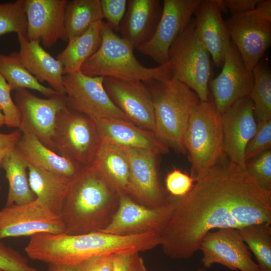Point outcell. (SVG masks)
<instances>
[{"instance_id": "cell-48", "label": "cell", "mask_w": 271, "mask_h": 271, "mask_svg": "<svg viewBox=\"0 0 271 271\" xmlns=\"http://www.w3.org/2000/svg\"><path fill=\"white\" fill-rule=\"evenodd\" d=\"M0 271H5V270H2V269H0Z\"/></svg>"}, {"instance_id": "cell-46", "label": "cell", "mask_w": 271, "mask_h": 271, "mask_svg": "<svg viewBox=\"0 0 271 271\" xmlns=\"http://www.w3.org/2000/svg\"><path fill=\"white\" fill-rule=\"evenodd\" d=\"M5 125V120L4 115L0 109V127Z\"/></svg>"}, {"instance_id": "cell-28", "label": "cell", "mask_w": 271, "mask_h": 271, "mask_svg": "<svg viewBox=\"0 0 271 271\" xmlns=\"http://www.w3.org/2000/svg\"><path fill=\"white\" fill-rule=\"evenodd\" d=\"M0 167L5 171L9 183L6 206L26 204L36 199L29 185L28 164L16 146L4 157Z\"/></svg>"}, {"instance_id": "cell-38", "label": "cell", "mask_w": 271, "mask_h": 271, "mask_svg": "<svg viewBox=\"0 0 271 271\" xmlns=\"http://www.w3.org/2000/svg\"><path fill=\"white\" fill-rule=\"evenodd\" d=\"M0 269L5 271H39L29 263L27 258L0 240Z\"/></svg>"}, {"instance_id": "cell-24", "label": "cell", "mask_w": 271, "mask_h": 271, "mask_svg": "<svg viewBox=\"0 0 271 271\" xmlns=\"http://www.w3.org/2000/svg\"><path fill=\"white\" fill-rule=\"evenodd\" d=\"M20 51L16 53L25 68L41 83L46 82L60 94L65 95L63 66L36 41L27 39L26 35H17Z\"/></svg>"}, {"instance_id": "cell-22", "label": "cell", "mask_w": 271, "mask_h": 271, "mask_svg": "<svg viewBox=\"0 0 271 271\" xmlns=\"http://www.w3.org/2000/svg\"><path fill=\"white\" fill-rule=\"evenodd\" d=\"M100 139L123 147L143 149L158 155L167 153L169 147L152 131L120 118L105 117L94 120Z\"/></svg>"}, {"instance_id": "cell-29", "label": "cell", "mask_w": 271, "mask_h": 271, "mask_svg": "<svg viewBox=\"0 0 271 271\" xmlns=\"http://www.w3.org/2000/svg\"><path fill=\"white\" fill-rule=\"evenodd\" d=\"M105 22L98 21L80 35L68 40L57 59L63 66L64 75L80 71L84 62L98 49Z\"/></svg>"}, {"instance_id": "cell-44", "label": "cell", "mask_w": 271, "mask_h": 271, "mask_svg": "<svg viewBox=\"0 0 271 271\" xmlns=\"http://www.w3.org/2000/svg\"><path fill=\"white\" fill-rule=\"evenodd\" d=\"M21 134L19 129L9 133L0 132V164L6 155L16 146Z\"/></svg>"}, {"instance_id": "cell-37", "label": "cell", "mask_w": 271, "mask_h": 271, "mask_svg": "<svg viewBox=\"0 0 271 271\" xmlns=\"http://www.w3.org/2000/svg\"><path fill=\"white\" fill-rule=\"evenodd\" d=\"M257 123L255 133L245 151V162L271 147V120Z\"/></svg>"}, {"instance_id": "cell-33", "label": "cell", "mask_w": 271, "mask_h": 271, "mask_svg": "<svg viewBox=\"0 0 271 271\" xmlns=\"http://www.w3.org/2000/svg\"><path fill=\"white\" fill-rule=\"evenodd\" d=\"M253 87L248 95L254 104L257 123L271 120V71L261 60L252 69Z\"/></svg>"}, {"instance_id": "cell-40", "label": "cell", "mask_w": 271, "mask_h": 271, "mask_svg": "<svg viewBox=\"0 0 271 271\" xmlns=\"http://www.w3.org/2000/svg\"><path fill=\"white\" fill-rule=\"evenodd\" d=\"M103 18L105 24L114 32H119L120 26L125 14L127 0H100Z\"/></svg>"}, {"instance_id": "cell-6", "label": "cell", "mask_w": 271, "mask_h": 271, "mask_svg": "<svg viewBox=\"0 0 271 271\" xmlns=\"http://www.w3.org/2000/svg\"><path fill=\"white\" fill-rule=\"evenodd\" d=\"M191 163L190 176L197 181L224 155L221 114L210 94L192 108L184 137Z\"/></svg>"}, {"instance_id": "cell-23", "label": "cell", "mask_w": 271, "mask_h": 271, "mask_svg": "<svg viewBox=\"0 0 271 271\" xmlns=\"http://www.w3.org/2000/svg\"><path fill=\"white\" fill-rule=\"evenodd\" d=\"M162 12L159 0H128L120 26L121 37L133 49L153 35Z\"/></svg>"}, {"instance_id": "cell-3", "label": "cell", "mask_w": 271, "mask_h": 271, "mask_svg": "<svg viewBox=\"0 0 271 271\" xmlns=\"http://www.w3.org/2000/svg\"><path fill=\"white\" fill-rule=\"evenodd\" d=\"M120 195L93 163L83 167L69 183L60 213L65 233L75 235L104 229L117 210Z\"/></svg>"}, {"instance_id": "cell-2", "label": "cell", "mask_w": 271, "mask_h": 271, "mask_svg": "<svg viewBox=\"0 0 271 271\" xmlns=\"http://www.w3.org/2000/svg\"><path fill=\"white\" fill-rule=\"evenodd\" d=\"M161 235H118L96 231L81 234L42 233L30 237L25 248L32 259L48 264L75 265L105 254L140 253L160 245Z\"/></svg>"}, {"instance_id": "cell-11", "label": "cell", "mask_w": 271, "mask_h": 271, "mask_svg": "<svg viewBox=\"0 0 271 271\" xmlns=\"http://www.w3.org/2000/svg\"><path fill=\"white\" fill-rule=\"evenodd\" d=\"M102 77L89 76L81 71L64 75L67 107L94 120L113 117L129 121L108 95Z\"/></svg>"}, {"instance_id": "cell-34", "label": "cell", "mask_w": 271, "mask_h": 271, "mask_svg": "<svg viewBox=\"0 0 271 271\" xmlns=\"http://www.w3.org/2000/svg\"><path fill=\"white\" fill-rule=\"evenodd\" d=\"M27 27L25 0L0 3V37L10 33L26 35Z\"/></svg>"}, {"instance_id": "cell-21", "label": "cell", "mask_w": 271, "mask_h": 271, "mask_svg": "<svg viewBox=\"0 0 271 271\" xmlns=\"http://www.w3.org/2000/svg\"><path fill=\"white\" fill-rule=\"evenodd\" d=\"M222 13L221 0H204L194 17L196 33L218 68L222 67L231 42Z\"/></svg>"}, {"instance_id": "cell-43", "label": "cell", "mask_w": 271, "mask_h": 271, "mask_svg": "<svg viewBox=\"0 0 271 271\" xmlns=\"http://www.w3.org/2000/svg\"><path fill=\"white\" fill-rule=\"evenodd\" d=\"M260 0H221L222 13L229 12L231 16L254 10Z\"/></svg>"}, {"instance_id": "cell-18", "label": "cell", "mask_w": 271, "mask_h": 271, "mask_svg": "<svg viewBox=\"0 0 271 271\" xmlns=\"http://www.w3.org/2000/svg\"><path fill=\"white\" fill-rule=\"evenodd\" d=\"M221 119L224 154L232 162L245 167V151L257 126L252 101L248 96L238 99Z\"/></svg>"}, {"instance_id": "cell-31", "label": "cell", "mask_w": 271, "mask_h": 271, "mask_svg": "<svg viewBox=\"0 0 271 271\" xmlns=\"http://www.w3.org/2000/svg\"><path fill=\"white\" fill-rule=\"evenodd\" d=\"M0 75L12 90L31 89L48 97L60 94L51 87L42 85L34 77L23 65L16 53L10 55L0 53Z\"/></svg>"}, {"instance_id": "cell-35", "label": "cell", "mask_w": 271, "mask_h": 271, "mask_svg": "<svg viewBox=\"0 0 271 271\" xmlns=\"http://www.w3.org/2000/svg\"><path fill=\"white\" fill-rule=\"evenodd\" d=\"M245 168L262 189L271 192V151L266 150L245 162Z\"/></svg>"}, {"instance_id": "cell-49", "label": "cell", "mask_w": 271, "mask_h": 271, "mask_svg": "<svg viewBox=\"0 0 271 271\" xmlns=\"http://www.w3.org/2000/svg\"><path fill=\"white\" fill-rule=\"evenodd\" d=\"M148 271H150V270H148Z\"/></svg>"}, {"instance_id": "cell-12", "label": "cell", "mask_w": 271, "mask_h": 271, "mask_svg": "<svg viewBox=\"0 0 271 271\" xmlns=\"http://www.w3.org/2000/svg\"><path fill=\"white\" fill-rule=\"evenodd\" d=\"M201 0H164L160 21L152 37L137 49L159 65L169 60L170 48L192 19Z\"/></svg>"}, {"instance_id": "cell-47", "label": "cell", "mask_w": 271, "mask_h": 271, "mask_svg": "<svg viewBox=\"0 0 271 271\" xmlns=\"http://www.w3.org/2000/svg\"><path fill=\"white\" fill-rule=\"evenodd\" d=\"M196 271H210L208 268L204 267H199L197 269Z\"/></svg>"}, {"instance_id": "cell-25", "label": "cell", "mask_w": 271, "mask_h": 271, "mask_svg": "<svg viewBox=\"0 0 271 271\" xmlns=\"http://www.w3.org/2000/svg\"><path fill=\"white\" fill-rule=\"evenodd\" d=\"M16 148L28 164L70 180L84 167L60 156L30 132H22Z\"/></svg>"}, {"instance_id": "cell-14", "label": "cell", "mask_w": 271, "mask_h": 271, "mask_svg": "<svg viewBox=\"0 0 271 271\" xmlns=\"http://www.w3.org/2000/svg\"><path fill=\"white\" fill-rule=\"evenodd\" d=\"M15 103L20 113L21 132L34 134L52 150L53 138L57 114L67 106L65 95H57L42 98L26 89L16 90Z\"/></svg>"}, {"instance_id": "cell-39", "label": "cell", "mask_w": 271, "mask_h": 271, "mask_svg": "<svg viewBox=\"0 0 271 271\" xmlns=\"http://www.w3.org/2000/svg\"><path fill=\"white\" fill-rule=\"evenodd\" d=\"M195 181L190 175L175 168L167 174L165 182L170 196L181 198L191 191Z\"/></svg>"}, {"instance_id": "cell-20", "label": "cell", "mask_w": 271, "mask_h": 271, "mask_svg": "<svg viewBox=\"0 0 271 271\" xmlns=\"http://www.w3.org/2000/svg\"><path fill=\"white\" fill-rule=\"evenodd\" d=\"M68 0H25L26 37L50 47L58 40L68 41L65 12Z\"/></svg>"}, {"instance_id": "cell-5", "label": "cell", "mask_w": 271, "mask_h": 271, "mask_svg": "<svg viewBox=\"0 0 271 271\" xmlns=\"http://www.w3.org/2000/svg\"><path fill=\"white\" fill-rule=\"evenodd\" d=\"M152 97L155 133L169 148L186 154L184 137L191 111L200 100L196 93L172 78L144 82Z\"/></svg>"}, {"instance_id": "cell-7", "label": "cell", "mask_w": 271, "mask_h": 271, "mask_svg": "<svg viewBox=\"0 0 271 271\" xmlns=\"http://www.w3.org/2000/svg\"><path fill=\"white\" fill-rule=\"evenodd\" d=\"M211 58L196 33L193 17L170 48L172 78L189 87L200 100L207 101L210 96Z\"/></svg>"}, {"instance_id": "cell-16", "label": "cell", "mask_w": 271, "mask_h": 271, "mask_svg": "<svg viewBox=\"0 0 271 271\" xmlns=\"http://www.w3.org/2000/svg\"><path fill=\"white\" fill-rule=\"evenodd\" d=\"M254 84L252 71L248 69L231 42L219 74L211 79L209 86L215 107L223 114L235 101L249 95Z\"/></svg>"}, {"instance_id": "cell-8", "label": "cell", "mask_w": 271, "mask_h": 271, "mask_svg": "<svg viewBox=\"0 0 271 271\" xmlns=\"http://www.w3.org/2000/svg\"><path fill=\"white\" fill-rule=\"evenodd\" d=\"M95 121L66 106L57 114L52 151L82 166L91 164L100 144Z\"/></svg>"}, {"instance_id": "cell-26", "label": "cell", "mask_w": 271, "mask_h": 271, "mask_svg": "<svg viewBox=\"0 0 271 271\" xmlns=\"http://www.w3.org/2000/svg\"><path fill=\"white\" fill-rule=\"evenodd\" d=\"M100 140L92 163L120 195H128L129 167L124 151L121 146L111 141Z\"/></svg>"}, {"instance_id": "cell-32", "label": "cell", "mask_w": 271, "mask_h": 271, "mask_svg": "<svg viewBox=\"0 0 271 271\" xmlns=\"http://www.w3.org/2000/svg\"><path fill=\"white\" fill-rule=\"evenodd\" d=\"M270 224H255L237 229L248 249L253 253L259 271H271Z\"/></svg>"}, {"instance_id": "cell-9", "label": "cell", "mask_w": 271, "mask_h": 271, "mask_svg": "<svg viewBox=\"0 0 271 271\" xmlns=\"http://www.w3.org/2000/svg\"><path fill=\"white\" fill-rule=\"evenodd\" d=\"M225 24L231 42L252 71L271 45V1L261 0L254 10L231 16Z\"/></svg>"}, {"instance_id": "cell-13", "label": "cell", "mask_w": 271, "mask_h": 271, "mask_svg": "<svg viewBox=\"0 0 271 271\" xmlns=\"http://www.w3.org/2000/svg\"><path fill=\"white\" fill-rule=\"evenodd\" d=\"M42 233H65V229L60 216L37 199L26 204L5 206L0 210V240Z\"/></svg>"}, {"instance_id": "cell-27", "label": "cell", "mask_w": 271, "mask_h": 271, "mask_svg": "<svg viewBox=\"0 0 271 271\" xmlns=\"http://www.w3.org/2000/svg\"><path fill=\"white\" fill-rule=\"evenodd\" d=\"M30 187L36 199L60 216L71 180L28 164Z\"/></svg>"}, {"instance_id": "cell-45", "label": "cell", "mask_w": 271, "mask_h": 271, "mask_svg": "<svg viewBox=\"0 0 271 271\" xmlns=\"http://www.w3.org/2000/svg\"><path fill=\"white\" fill-rule=\"evenodd\" d=\"M47 271H80L79 265H63L57 264H48Z\"/></svg>"}, {"instance_id": "cell-1", "label": "cell", "mask_w": 271, "mask_h": 271, "mask_svg": "<svg viewBox=\"0 0 271 271\" xmlns=\"http://www.w3.org/2000/svg\"><path fill=\"white\" fill-rule=\"evenodd\" d=\"M175 208L161 235L164 253L173 259H188L199 250L203 238L214 229H239L271 224V192L261 189L245 167L225 154Z\"/></svg>"}, {"instance_id": "cell-36", "label": "cell", "mask_w": 271, "mask_h": 271, "mask_svg": "<svg viewBox=\"0 0 271 271\" xmlns=\"http://www.w3.org/2000/svg\"><path fill=\"white\" fill-rule=\"evenodd\" d=\"M11 86L0 75V109L8 127L19 128L20 113L18 107L11 96Z\"/></svg>"}, {"instance_id": "cell-10", "label": "cell", "mask_w": 271, "mask_h": 271, "mask_svg": "<svg viewBox=\"0 0 271 271\" xmlns=\"http://www.w3.org/2000/svg\"><path fill=\"white\" fill-rule=\"evenodd\" d=\"M176 198L167 196L159 207L139 203L127 194L120 195L117 210L109 224L101 232L118 235L147 233L162 235L175 208Z\"/></svg>"}, {"instance_id": "cell-41", "label": "cell", "mask_w": 271, "mask_h": 271, "mask_svg": "<svg viewBox=\"0 0 271 271\" xmlns=\"http://www.w3.org/2000/svg\"><path fill=\"white\" fill-rule=\"evenodd\" d=\"M113 271H148L139 253L115 254Z\"/></svg>"}, {"instance_id": "cell-19", "label": "cell", "mask_w": 271, "mask_h": 271, "mask_svg": "<svg viewBox=\"0 0 271 271\" xmlns=\"http://www.w3.org/2000/svg\"><path fill=\"white\" fill-rule=\"evenodd\" d=\"M103 85L111 101L130 122L155 132L152 97L144 82L105 77Z\"/></svg>"}, {"instance_id": "cell-30", "label": "cell", "mask_w": 271, "mask_h": 271, "mask_svg": "<svg viewBox=\"0 0 271 271\" xmlns=\"http://www.w3.org/2000/svg\"><path fill=\"white\" fill-rule=\"evenodd\" d=\"M103 19L100 0L68 1L65 26L68 40L83 34L93 24Z\"/></svg>"}, {"instance_id": "cell-42", "label": "cell", "mask_w": 271, "mask_h": 271, "mask_svg": "<svg viewBox=\"0 0 271 271\" xmlns=\"http://www.w3.org/2000/svg\"><path fill=\"white\" fill-rule=\"evenodd\" d=\"M115 254L94 256L79 264L80 271H113Z\"/></svg>"}, {"instance_id": "cell-4", "label": "cell", "mask_w": 271, "mask_h": 271, "mask_svg": "<svg viewBox=\"0 0 271 271\" xmlns=\"http://www.w3.org/2000/svg\"><path fill=\"white\" fill-rule=\"evenodd\" d=\"M133 50L105 23L98 49L84 62L80 71L91 77L144 82L172 78L169 61L158 66L147 67L137 60Z\"/></svg>"}, {"instance_id": "cell-17", "label": "cell", "mask_w": 271, "mask_h": 271, "mask_svg": "<svg viewBox=\"0 0 271 271\" xmlns=\"http://www.w3.org/2000/svg\"><path fill=\"white\" fill-rule=\"evenodd\" d=\"M121 147L129 163L128 195L151 207L162 206L167 196L163 192L159 174L160 155L146 149Z\"/></svg>"}, {"instance_id": "cell-15", "label": "cell", "mask_w": 271, "mask_h": 271, "mask_svg": "<svg viewBox=\"0 0 271 271\" xmlns=\"http://www.w3.org/2000/svg\"><path fill=\"white\" fill-rule=\"evenodd\" d=\"M199 250L202 252L203 267L206 268L218 263L232 271H259L237 229L224 228L208 232Z\"/></svg>"}]
</instances>
